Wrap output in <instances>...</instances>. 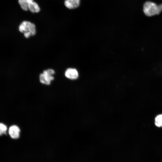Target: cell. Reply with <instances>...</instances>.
I'll use <instances>...</instances> for the list:
<instances>
[{
  "label": "cell",
  "instance_id": "7a4b0ae2",
  "mask_svg": "<svg viewBox=\"0 0 162 162\" xmlns=\"http://www.w3.org/2000/svg\"><path fill=\"white\" fill-rule=\"evenodd\" d=\"M18 29L19 31L23 33L26 38L34 36L36 33L35 24L29 21H23L19 25Z\"/></svg>",
  "mask_w": 162,
  "mask_h": 162
},
{
  "label": "cell",
  "instance_id": "ba28073f",
  "mask_svg": "<svg viewBox=\"0 0 162 162\" xmlns=\"http://www.w3.org/2000/svg\"><path fill=\"white\" fill-rule=\"evenodd\" d=\"M19 4L22 8L24 10L27 11L28 9V3L27 0H18Z\"/></svg>",
  "mask_w": 162,
  "mask_h": 162
},
{
  "label": "cell",
  "instance_id": "30bf717a",
  "mask_svg": "<svg viewBox=\"0 0 162 162\" xmlns=\"http://www.w3.org/2000/svg\"><path fill=\"white\" fill-rule=\"evenodd\" d=\"M7 128V126L3 123H1L0 124V134L1 135L6 134Z\"/></svg>",
  "mask_w": 162,
  "mask_h": 162
},
{
  "label": "cell",
  "instance_id": "8fae6325",
  "mask_svg": "<svg viewBox=\"0 0 162 162\" xmlns=\"http://www.w3.org/2000/svg\"><path fill=\"white\" fill-rule=\"evenodd\" d=\"M27 1L28 4L31 3L33 2V0H27Z\"/></svg>",
  "mask_w": 162,
  "mask_h": 162
},
{
  "label": "cell",
  "instance_id": "277c9868",
  "mask_svg": "<svg viewBox=\"0 0 162 162\" xmlns=\"http://www.w3.org/2000/svg\"><path fill=\"white\" fill-rule=\"evenodd\" d=\"M20 130L17 125H13L11 126L8 129V133L10 137L14 139L19 138Z\"/></svg>",
  "mask_w": 162,
  "mask_h": 162
},
{
  "label": "cell",
  "instance_id": "6da1fadb",
  "mask_svg": "<svg viewBox=\"0 0 162 162\" xmlns=\"http://www.w3.org/2000/svg\"><path fill=\"white\" fill-rule=\"evenodd\" d=\"M143 11L147 16L158 15L162 11V4L157 5L151 2H146L144 4Z\"/></svg>",
  "mask_w": 162,
  "mask_h": 162
},
{
  "label": "cell",
  "instance_id": "9c48e42d",
  "mask_svg": "<svg viewBox=\"0 0 162 162\" xmlns=\"http://www.w3.org/2000/svg\"><path fill=\"white\" fill-rule=\"evenodd\" d=\"M155 124L158 127H162V115L156 116L155 119Z\"/></svg>",
  "mask_w": 162,
  "mask_h": 162
},
{
  "label": "cell",
  "instance_id": "3957f363",
  "mask_svg": "<svg viewBox=\"0 0 162 162\" xmlns=\"http://www.w3.org/2000/svg\"><path fill=\"white\" fill-rule=\"evenodd\" d=\"M55 73L54 70L52 69H48L44 70L43 73L39 75L40 81L44 85H50L51 82L54 80V78L53 75Z\"/></svg>",
  "mask_w": 162,
  "mask_h": 162
},
{
  "label": "cell",
  "instance_id": "8992f818",
  "mask_svg": "<svg viewBox=\"0 0 162 162\" xmlns=\"http://www.w3.org/2000/svg\"><path fill=\"white\" fill-rule=\"evenodd\" d=\"M80 0H65L64 4L66 7L70 9H74L79 6Z\"/></svg>",
  "mask_w": 162,
  "mask_h": 162
},
{
  "label": "cell",
  "instance_id": "5b68a950",
  "mask_svg": "<svg viewBox=\"0 0 162 162\" xmlns=\"http://www.w3.org/2000/svg\"><path fill=\"white\" fill-rule=\"evenodd\" d=\"M65 76L71 80H74L77 79L78 76V73L75 69L69 68L65 71Z\"/></svg>",
  "mask_w": 162,
  "mask_h": 162
},
{
  "label": "cell",
  "instance_id": "52a82bcc",
  "mask_svg": "<svg viewBox=\"0 0 162 162\" xmlns=\"http://www.w3.org/2000/svg\"><path fill=\"white\" fill-rule=\"evenodd\" d=\"M28 9L32 13H38L40 10L38 4L35 2L28 4Z\"/></svg>",
  "mask_w": 162,
  "mask_h": 162
}]
</instances>
